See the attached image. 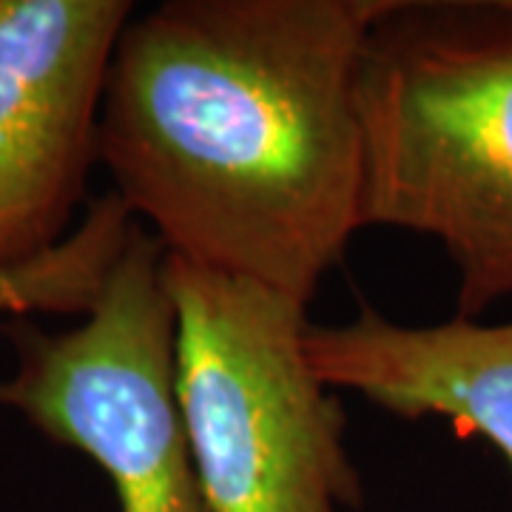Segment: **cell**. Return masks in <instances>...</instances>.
<instances>
[{
	"mask_svg": "<svg viewBox=\"0 0 512 512\" xmlns=\"http://www.w3.org/2000/svg\"><path fill=\"white\" fill-rule=\"evenodd\" d=\"M382 0H165L111 55L97 163L165 254L311 305L362 220Z\"/></svg>",
	"mask_w": 512,
	"mask_h": 512,
	"instance_id": "6da1fadb",
	"label": "cell"
},
{
	"mask_svg": "<svg viewBox=\"0 0 512 512\" xmlns=\"http://www.w3.org/2000/svg\"><path fill=\"white\" fill-rule=\"evenodd\" d=\"M128 0H0V271L72 234Z\"/></svg>",
	"mask_w": 512,
	"mask_h": 512,
	"instance_id": "5b68a950",
	"label": "cell"
},
{
	"mask_svg": "<svg viewBox=\"0 0 512 512\" xmlns=\"http://www.w3.org/2000/svg\"><path fill=\"white\" fill-rule=\"evenodd\" d=\"M163 279L177 313L174 396L211 510L362 507L348 413L308 362V305L171 254Z\"/></svg>",
	"mask_w": 512,
	"mask_h": 512,
	"instance_id": "3957f363",
	"label": "cell"
},
{
	"mask_svg": "<svg viewBox=\"0 0 512 512\" xmlns=\"http://www.w3.org/2000/svg\"><path fill=\"white\" fill-rule=\"evenodd\" d=\"M137 217L114 191L86 205L83 220L55 251L35 262L0 271V316L86 313L126 248Z\"/></svg>",
	"mask_w": 512,
	"mask_h": 512,
	"instance_id": "52a82bcc",
	"label": "cell"
},
{
	"mask_svg": "<svg viewBox=\"0 0 512 512\" xmlns=\"http://www.w3.org/2000/svg\"><path fill=\"white\" fill-rule=\"evenodd\" d=\"M356 109L365 228L436 239L458 319L512 299V0H382Z\"/></svg>",
	"mask_w": 512,
	"mask_h": 512,
	"instance_id": "7a4b0ae2",
	"label": "cell"
},
{
	"mask_svg": "<svg viewBox=\"0 0 512 512\" xmlns=\"http://www.w3.org/2000/svg\"><path fill=\"white\" fill-rule=\"evenodd\" d=\"M163 256L137 220L77 328L46 333L26 316L6 319L15 367L0 379V407L92 458L120 512H214L174 396L177 313Z\"/></svg>",
	"mask_w": 512,
	"mask_h": 512,
	"instance_id": "277c9868",
	"label": "cell"
},
{
	"mask_svg": "<svg viewBox=\"0 0 512 512\" xmlns=\"http://www.w3.org/2000/svg\"><path fill=\"white\" fill-rule=\"evenodd\" d=\"M305 350L333 390L407 421L439 416L461 439L490 441L512 470V322L399 325L365 305L342 325H311Z\"/></svg>",
	"mask_w": 512,
	"mask_h": 512,
	"instance_id": "8992f818",
	"label": "cell"
}]
</instances>
